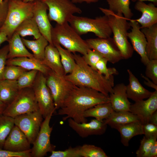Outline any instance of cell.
<instances>
[{
  "label": "cell",
  "mask_w": 157,
  "mask_h": 157,
  "mask_svg": "<svg viewBox=\"0 0 157 157\" xmlns=\"http://www.w3.org/2000/svg\"><path fill=\"white\" fill-rule=\"evenodd\" d=\"M38 71L35 70L27 71L24 73L17 80L19 89L31 87Z\"/></svg>",
  "instance_id": "cell-36"
},
{
  "label": "cell",
  "mask_w": 157,
  "mask_h": 157,
  "mask_svg": "<svg viewBox=\"0 0 157 157\" xmlns=\"http://www.w3.org/2000/svg\"><path fill=\"white\" fill-rule=\"evenodd\" d=\"M133 2H136L137 1H149L153 3L156 6L157 5V0H131Z\"/></svg>",
  "instance_id": "cell-53"
},
{
  "label": "cell",
  "mask_w": 157,
  "mask_h": 157,
  "mask_svg": "<svg viewBox=\"0 0 157 157\" xmlns=\"http://www.w3.org/2000/svg\"><path fill=\"white\" fill-rule=\"evenodd\" d=\"M108 62L106 59L103 57L97 63L95 68L96 70L109 78L114 75L118 74V72L115 68H108Z\"/></svg>",
  "instance_id": "cell-39"
},
{
  "label": "cell",
  "mask_w": 157,
  "mask_h": 157,
  "mask_svg": "<svg viewBox=\"0 0 157 157\" xmlns=\"http://www.w3.org/2000/svg\"><path fill=\"white\" fill-rule=\"evenodd\" d=\"M73 3H85L88 4L95 3L98 2L100 0H69Z\"/></svg>",
  "instance_id": "cell-49"
},
{
  "label": "cell",
  "mask_w": 157,
  "mask_h": 157,
  "mask_svg": "<svg viewBox=\"0 0 157 157\" xmlns=\"http://www.w3.org/2000/svg\"><path fill=\"white\" fill-rule=\"evenodd\" d=\"M110 102L109 97L94 89L76 86L65 99L57 115H65L63 120L71 118L78 123H86L84 116L88 109L99 104Z\"/></svg>",
  "instance_id": "cell-1"
},
{
  "label": "cell",
  "mask_w": 157,
  "mask_h": 157,
  "mask_svg": "<svg viewBox=\"0 0 157 157\" xmlns=\"http://www.w3.org/2000/svg\"><path fill=\"white\" fill-rule=\"evenodd\" d=\"M31 149L26 151L16 152L0 149V157H31Z\"/></svg>",
  "instance_id": "cell-44"
},
{
  "label": "cell",
  "mask_w": 157,
  "mask_h": 157,
  "mask_svg": "<svg viewBox=\"0 0 157 157\" xmlns=\"http://www.w3.org/2000/svg\"><path fill=\"white\" fill-rule=\"evenodd\" d=\"M39 109L32 88H26L19 90L15 99L7 106L2 114L14 118Z\"/></svg>",
  "instance_id": "cell-7"
},
{
  "label": "cell",
  "mask_w": 157,
  "mask_h": 157,
  "mask_svg": "<svg viewBox=\"0 0 157 157\" xmlns=\"http://www.w3.org/2000/svg\"><path fill=\"white\" fill-rule=\"evenodd\" d=\"M135 102L131 104L129 111L137 116L143 124L149 122L150 116L157 110V90L146 100Z\"/></svg>",
  "instance_id": "cell-15"
},
{
  "label": "cell",
  "mask_w": 157,
  "mask_h": 157,
  "mask_svg": "<svg viewBox=\"0 0 157 157\" xmlns=\"http://www.w3.org/2000/svg\"><path fill=\"white\" fill-rule=\"evenodd\" d=\"M14 33L22 37L33 36L35 39L39 38L42 35L32 17L24 21L17 27Z\"/></svg>",
  "instance_id": "cell-31"
},
{
  "label": "cell",
  "mask_w": 157,
  "mask_h": 157,
  "mask_svg": "<svg viewBox=\"0 0 157 157\" xmlns=\"http://www.w3.org/2000/svg\"><path fill=\"white\" fill-rule=\"evenodd\" d=\"M152 3L148 4L144 1H137L134 8L142 13L141 17L135 19L141 26V29L150 27L157 23V7Z\"/></svg>",
  "instance_id": "cell-19"
},
{
  "label": "cell",
  "mask_w": 157,
  "mask_h": 157,
  "mask_svg": "<svg viewBox=\"0 0 157 157\" xmlns=\"http://www.w3.org/2000/svg\"><path fill=\"white\" fill-rule=\"evenodd\" d=\"M140 121L138 117L130 111H114L103 122L111 128L116 129L119 126Z\"/></svg>",
  "instance_id": "cell-24"
},
{
  "label": "cell",
  "mask_w": 157,
  "mask_h": 157,
  "mask_svg": "<svg viewBox=\"0 0 157 157\" xmlns=\"http://www.w3.org/2000/svg\"><path fill=\"white\" fill-rule=\"evenodd\" d=\"M85 40L90 49L98 52L108 62L114 64L123 59L113 38L97 37Z\"/></svg>",
  "instance_id": "cell-13"
},
{
  "label": "cell",
  "mask_w": 157,
  "mask_h": 157,
  "mask_svg": "<svg viewBox=\"0 0 157 157\" xmlns=\"http://www.w3.org/2000/svg\"><path fill=\"white\" fill-rule=\"evenodd\" d=\"M8 38L7 35L4 32L0 31V45L6 41H7Z\"/></svg>",
  "instance_id": "cell-51"
},
{
  "label": "cell",
  "mask_w": 157,
  "mask_h": 157,
  "mask_svg": "<svg viewBox=\"0 0 157 157\" xmlns=\"http://www.w3.org/2000/svg\"><path fill=\"white\" fill-rule=\"evenodd\" d=\"M3 2V0H0V4L2 3Z\"/></svg>",
  "instance_id": "cell-55"
},
{
  "label": "cell",
  "mask_w": 157,
  "mask_h": 157,
  "mask_svg": "<svg viewBox=\"0 0 157 157\" xmlns=\"http://www.w3.org/2000/svg\"><path fill=\"white\" fill-rule=\"evenodd\" d=\"M8 65L19 66L28 71L37 70L42 73L45 76L51 70L34 57H22L7 59L6 65Z\"/></svg>",
  "instance_id": "cell-23"
},
{
  "label": "cell",
  "mask_w": 157,
  "mask_h": 157,
  "mask_svg": "<svg viewBox=\"0 0 157 157\" xmlns=\"http://www.w3.org/2000/svg\"><path fill=\"white\" fill-rule=\"evenodd\" d=\"M7 105L0 101V114H2Z\"/></svg>",
  "instance_id": "cell-52"
},
{
  "label": "cell",
  "mask_w": 157,
  "mask_h": 157,
  "mask_svg": "<svg viewBox=\"0 0 157 157\" xmlns=\"http://www.w3.org/2000/svg\"><path fill=\"white\" fill-rule=\"evenodd\" d=\"M8 52V44L0 49V80L3 79V74L6 65Z\"/></svg>",
  "instance_id": "cell-43"
},
{
  "label": "cell",
  "mask_w": 157,
  "mask_h": 157,
  "mask_svg": "<svg viewBox=\"0 0 157 157\" xmlns=\"http://www.w3.org/2000/svg\"><path fill=\"white\" fill-rule=\"evenodd\" d=\"M110 102L115 111H129L131 103L128 99L126 85L123 83L117 84L109 94Z\"/></svg>",
  "instance_id": "cell-20"
},
{
  "label": "cell",
  "mask_w": 157,
  "mask_h": 157,
  "mask_svg": "<svg viewBox=\"0 0 157 157\" xmlns=\"http://www.w3.org/2000/svg\"><path fill=\"white\" fill-rule=\"evenodd\" d=\"M22 39L24 45L32 51L34 58L40 61L43 60L46 48L49 44L44 37L42 35L35 40H30L23 38Z\"/></svg>",
  "instance_id": "cell-29"
},
{
  "label": "cell",
  "mask_w": 157,
  "mask_h": 157,
  "mask_svg": "<svg viewBox=\"0 0 157 157\" xmlns=\"http://www.w3.org/2000/svg\"><path fill=\"white\" fill-rule=\"evenodd\" d=\"M52 113L48 115L42 122L39 132L33 143L31 149V157H43L47 153L54 150L55 146L51 143L50 136L53 130L49 123Z\"/></svg>",
  "instance_id": "cell-11"
},
{
  "label": "cell",
  "mask_w": 157,
  "mask_h": 157,
  "mask_svg": "<svg viewBox=\"0 0 157 157\" xmlns=\"http://www.w3.org/2000/svg\"><path fill=\"white\" fill-rule=\"evenodd\" d=\"M41 0L47 7L50 21H55L58 24L68 23L74 14L82 13L81 9L69 0Z\"/></svg>",
  "instance_id": "cell-8"
},
{
  "label": "cell",
  "mask_w": 157,
  "mask_h": 157,
  "mask_svg": "<svg viewBox=\"0 0 157 157\" xmlns=\"http://www.w3.org/2000/svg\"><path fill=\"white\" fill-rule=\"evenodd\" d=\"M114 111L110 102L98 104L86 110L84 117H93L97 120L103 122Z\"/></svg>",
  "instance_id": "cell-30"
},
{
  "label": "cell",
  "mask_w": 157,
  "mask_h": 157,
  "mask_svg": "<svg viewBox=\"0 0 157 157\" xmlns=\"http://www.w3.org/2000/svg\"><path fill=\"white\" fill-rule=\"evenodd\" d=\"M68 23L80 35L92 33L98 38H106L112 34L108 17L105 15L94 19L74 15Z\"/></svg>",
  "instance_id": "cell-5"
},
{
  "label": "cell",
  "mask_w": 157,
  "mask_h": 157,
  "mask_svg": "<svg viewBox=\"0 0 157 157\" xmlns=\"http://www.w3.org/2000/svg\"><path fill=\"white\" fill-rule=\"evenodd\" d=\"M157 137H143L139 148L136 152L137 157H147L152 146L157 141Z\"/></svg>",
  "instance_id": "cell-38"
},
{
  "label": "cell",
  "mask_w": 157,
  "mask_h": 157,
  "mask_svg": "<svg viewBox=\"0 0 157 157\" xmlns=\"http://www.w3.org/2000/svg\"><path fill=\"white\" fill-rule=\"evenodd\" d=\"M149 122L157 125V111L154 112L150 116Z\"/></svg>",
  "instance_id": "cell-50"
},
{
  "label": "cell",
  "mask_w": 157,
  "mask_h": 157,
  "mask_svg": "<svg viewBox=\"0 0 157 157\" xmlns=\"http://www.w3.org/2000/svg\"><path fill=\"white\" fill-rule=\"evenodd\" d=\"M157 156V141H156L151 147L147 157Z\"/></svg>",
  "instance_id": "cell-48"
},
{
  "label": "cell",
  "mask_w": 157,
  "mask_h": 157,
  "mask_svg": "<svg viewBox=\"0 0 157 157\" xmlns=\"http://www.w3.org/2000/svg\"><path fill=\"white\" fill-rule=\"evenodd\" d=\"M14 125V118L0 114V149H3L6 139Z\"/></svg>",
  "instance_id": "cell-34"
},
{
  "label": "cell",
  "mask_w": 157,
  "mask_h": 157,
  "mask_svg": "<svg viewBox=\"0 0 157 157\" xmlns=\"http://www.w3.org/2000/svg\"><path fill=\"white\" fill-rule=\"evenodd\" d=\"M129 21L131 31L128 33V38L131 41L134 50L140 56L142 63L146 65L149 61L146 53V38L141 31L139 24L135 19H131Z\"/></svg>",
  "instance_id": "cell-16"
},
{
  "label": "cell",
  "mask_w": 157,
  "mask_h": 157,
  "mask_svg": "<svg viewBox=\"0 0 157 157\" xmlns=\"http://www.w3.org/2000/svg\"><path fill=\"white\" fill-rule=\"evenodd\" d=\"M81 157H108L100 147L91 144H85L81 146Z\"/></svg>",
  "instance_id": "cell-35"
},
{
  "label": "cell",
  "mask_w": 157,
  "mask_h": 157,
  "mask_svg": "<svg viewBox=\"0 0 157 157\" xmlns=\"http://www.w3.org/2000/svg\"><path fill=\"white\" fill-rule=\"evenodd\" d=\"M46 5L41 0L34 2L33 18L35 21L41 35L53 45L51 39V33L53 27L49 19Z\"/></svg>",
  "instance_id": "cell-14"
},
{
  "label": "cell",
  "mask_w": 157,
  "mask_h": 157,
  "mask_svg": "<svg viewBox=\"0 0 157 157\" xmlns=\"http://www.w3.org/2000/svg\"><path fill=\"white\" fill-rule=\"evenodd\" d=\"M83 57L85 63L95 70V65L103 57L96 51L89 49Z\"/></svg>",
  "instance_id": "cell-41"
},
{
  "label": "cell",
  "mask_w": 157,
  "mask_h": 157,
  "mask_svg": "<svg viewBox=\"0 0 157 157\" xmlns=\"http://www.w3.org/2000/svg\"><path fill=\"white\" fill-rule=\"evenodd\" d=\"M8 3L6 17L0 31L5 33L8 39L24 21L33 17L34 2L26 3L22 0H10Z\"/></svg>",
  "instance_id": "cell-6"
},
{
  "label": "cell",
  "mask_w": 157,
  "mask_h": 157,
  "mask_svg": "<svg viewBox=\"0 0 157 157\" xmlns=\"http://www.w3.org/2000/svg\"><path fill=\"white\" fill-rule=\"evenodd\" d=\"M46 84L52 94L55 106L58 110L62 106L67 97L76 86L51 69L45 76Z\"/></svg>",
  "instance_id": "cell-10"
},
{
  "label": "cell",
  "mask_w": 157,
  "mask_h": 157,
  "mask_svg": "<svg viewBox=\"0 0 157 157\" xmlns=\"http://www.w3.org/2000/svg\"><path fill=\"white\" fill-rule=\"evenodd\" d=\"M69 126L80 137L86 138L91 135H101L104 134L107 125L103 122L94 119L89 122L78 123L71 118L67 119Z\"/></svg>",
  "instance_id": "cell-17"
},
{
  "label": "cell",
  "mask_w": 157,
  "mask_h": 157,
  "mask_svg": "<svg viewBox=\"0 0 157 157\" xmlns=\"http://www.w3.org/2000/svg\"><path fill=\"white\" fill-rule=\"evenodd\" d=\"M80 36L68 22L57 24L51 30L53 44H58L73 53L78 52L83 56L90 48L86 40Z\"/></svg>",
  "instance_id": "cell-4"
},
{
  "label": "cell",
  "mask_w": 157,
  "mask_h": 157,
  "mask_svg": "<svg viewBox=\"0 0 157 157\" xmlns=\"http://www.w3.org/2000/svg\"><path fill=\"white\" fill-rule=\"evenodd\" d=\"M10 0H3V1L6 2H8V1Z\"/></svg>",
  "instance_id": "cell-56"
},
{
  "label": "cell",
  "mask_w": 157,
  "mask_h": 157,
  "mask_svg": "<svg viewBox=\"0 0 157 157\" xmlns=\"http://www.w3.org/2000/svg\"><path fill=\"white\" fill-rule=\"evenodd\" d=\"M99 9L108 17L113 38L123 59L131 58L134 49L128 40V31L131 28L129 22L122 14L115 13L107 8L99 7Z\"/></svg>",
  "instance_id": "cell-3"
},
{
  "label": "cell",
  "mask_w": 157,
  "mask_h": 157,
  "mask_svg": "<svg viewBox=\"0 0 157 157\" xmlns=\"http://www.w3.org/2000/svg\"><path fill=\"white\" fill-rule=\"evenodd\" d=\"M19 89L17 80H0V101L7 106L15 99Z\"/></svg>",
  "instance_id": "cell-28"
},
{
  "label": "cell",
  "mask_w": 157,
  "mask_h": 157,
  "mask_svg": "<svg viewBox=\"0 0 157 157\" xmlns=\"http://www.w3.org/2000/svg\"><path fill=\"white\" fill-rule=\"evenodd\" d=\"M8 2L3 1L0 4V30L3 25L6 17L8 9Z\"/></svg>",
  "instance_id": "cell-46"
},
{
  "label": "cell",
  "mask_w": 157,
  "mask_h": 157,
  "mask_svg": "<svg viewBox=\"0 0 157 157\" xmlns=\"http://www.w3.org/2000/svg\"><path fill=\"white\" fill-rule=\"evenodd\" d=\"M40 61L56 74L62 76L65 75L59 52L54 45L49 44L47 46L44 58Z\"/></svg>",
  "instance_id": "cell-22"
},
{
  "label": "cell",
  "mask_w": 157,
  "mask_h": 157,
  "mask_svg": "<svg viewBox=\"0 0 157 157\" xmlns=\"http://www.w3.org/2000/svg\"><path fill=\"white\" fill-rule=\"evenodd\" d=\"M73 54L76 66L71 73L64 75V77L76 86L91 88L109 97L114 86V76L106 78L88 65L82 56Z\"/></svg>",
  "instance_id": "cell-2"
},
{
  "label": "cell",
  "mask_w": 157,
  "mask_h": 157,
  "mask_svg": "<svg viewBox=\"0 0 157 157\" xmlns=\"http://www.w3.org/2000/svg\"><path fill=\"white\" fill-rule=\"evenodd\" d=\"M34 92L39 110L43 118L56 110L50 91L46 84V76L38 72L31 87Z\"/></svg>",
  "instance_id": "cell-9"
},
{
  "label": "cell",
  "mask_w": 157,
  "mask_h": 157,
  "mask_svg": "<svg viewBox=\"0 0 157 157\" xmlns=\"http://www.w3.org/2000/svg\"><path fill=\"white\" fill-rule=\"evenodd\" d=\"M15 125L25 134L31 144L35 140L43 122L39 109L17 116L14 118Z\"/></svg>",
  "instance_id": "cell-12"
},
{
  "label": "cell",
  "mask_w": 157,
  "mask_h": 157,
  "mask_svg": "<svg viewBox=\"0 0 157 157\" xmlns=\"http://www.w3.org/2000/svg\"><path fill=\"white\" fill-rule=\"evenodd\" d=\"M143 128L144 136L157 137V125L149 122L143 124Z\"/></svg>",
  "instance_id": "cell-45"
},
{
  "label": "cell",
  "mask_w": 157,
  "mask_h": 157,
  "mask_svg": "<svg viewBox=\"0 0 157 157\" xmlns=\"http://www.w3.org/2000/svg\"><path fill=\"white\" fill-rule=\"evenodd\" d=\"M130 0H106L108 9L115 13L122 14L128 20L133 15L130 7Z\"/></svg>",
  "instance_id": "cell-32"
},
{
  "label": "cell",
  "mask_w": 157,
  "mask_h": 157,
  "mask_svg": "<svg viewBox=\"0 0 157 157\" xmlns=\"http://www.w3.org/2000/svg\"><path fill=\"white\" fill-rule=\"evenodd\" d=\"M79 146L74 147H70L64 151H52L49 157H81Z\"/></svg>",
  "instance_id": "cell-40"
},
{
  "label": "cell",
  "mask_w": 157,
  "mask_h": 157,
  "mask_svg": "<svg viewBox=\"0 0 157 157\" xmlns=\"http://www.w3.org/2000/svg\"><path fill=\"white\" fill-rule=\"evenodd\" d=\"M127 72L129 83L126 85V91L128 99L136 102L149 98L152 92L143 86L130 69H127Z\"/></svg>",
  "instance_id": "cell-21"
},
{
  "label": "cell",
  "mask_w": 157,
  "mask_h": 157,
  "mask_svg": "<svg viewBox=\"0 0 157 157\" xmlns=\"http://www.w3.org/2000/svg\"><path fill=\"white\" fill-rule=\"evenodd\" d=\"M7 41L9 46L7 59L22 57H34L33 54L26 49L20 36L17 34L14 33Z\"/></svg>",
  "instance_id": "cell-26"
},
{
  "label": "cell",
  "mask_w": 157,
  "mask_h": 157,
  "mask_svg": "<svg viewBox=\"0 0 157 157\" xmlns=\"http://www.w3.org/2000/svg\"><path fill=\"white\" fill-rule=\"evenodd\" d=\"M141 76L144 80V83L145 85L157 90V85L155 84L152 81L143 74H141Z\"/></svg>",
  "instance_id": "cell-47"
},
{
  "label": "cell",
  "mask_w": 157,
  "mask_h": 157,
  "mask_svg": "<svg viewBox=\"0 0 157 157\" xmlns=\"http://www.w3.org/2000/svg\"><path fill=\"white\" fill-rule=\"evenodd\" d=\"M28 71L20 67L6 65L3 75V79L17 80L25 72Z\"/></svg>",
  "instance_id": "cell-37"
},
{
  "label": "cell",
  "mask_w": 157,
  "mask_h": 157,
  "mask_svg": "<svg viewBox=\"0 0 157 157\" xmlns=\"http://www.w3.org/2000/svg\"><path fill=\"white\" fill-rule=\"evenodd\" d=\"M53 45L59 52L65 75L70 74L73 72L76 65V62L73 53L63 48L58 44H55Z\"/></svg>",
  "instance_id": "cell-33"
},
{
  "label": "cell",
  "mask_w": 157,
  "mask_h": 157,
  "mask_svg": "<svg viewBox=\"0 0 157 157\" xmlns=\"http://www.w3.org/2000/svg\"><path fill=\"white\" fill-rule=\"evenodd\" d=\"M36 0H22L23 1L26 3L32 2H34Z\"/></svg>",
  "instance_id": "cell-54"
},
{
  "label": "cell",
  "mask_w": 157,
  "mask_h": 157,
  "mask_svg": "<svg viewBox=\"0 0 157 157\" xmlns=\"http://www.w3.org/2000/svg\"><path fill=\"white\" fill-rule=\"evenodd\" d=\"M143 125L140 121H137L119 126L117 128L120 133L121 142L124 146H129L130 141L134 137L144 134Z\"/></svg>",
  "instance_id": "cell-25"
},
{
  "label": "cell",
  "mask_w": 157,
  "mask_h": 157,
  "mask_svg": "<svg viewBox=\"0 0 157 157\" xmlns=\"http://www.w3.org/2000/svg\"><path fill=\"white\" fill-rule=\"evenodd\" d=\"M145 66V76L157 85V59L149 60Z\"/></svg>",
  "instance_id": "cell-42"
},
{
  "label": "cell",
  "mask_w": 157,
  "mask_h": 157,
  "mask_svg": "<svg viewBox=\"0 0 157 157\" xmlns=\"http://www.w3.org/2000/svg\"><path fill=\"white\" fill-rule=\"evenodd\" d=\"M31 144L25 134L15 125L6 139L3 149L22 152L31 149Z\"/></svg>",
  "instance_id": "cell-18"
},
{
  "label": "cell",
  "mask_w": 157,
  "mask_h": 157,
  "mask_svg": "<svg viewBox=\"0 0 157 157\" xmlns=\"http://www.w3.org/2000/svg\"><path fill=\"white\" fill-rule=\"evenodd\" d=\"M146 38V53L149 60L157 59V23L140 29Z\"/></svg>",
  "instance_id": "cell-27"
}]
</instances>
